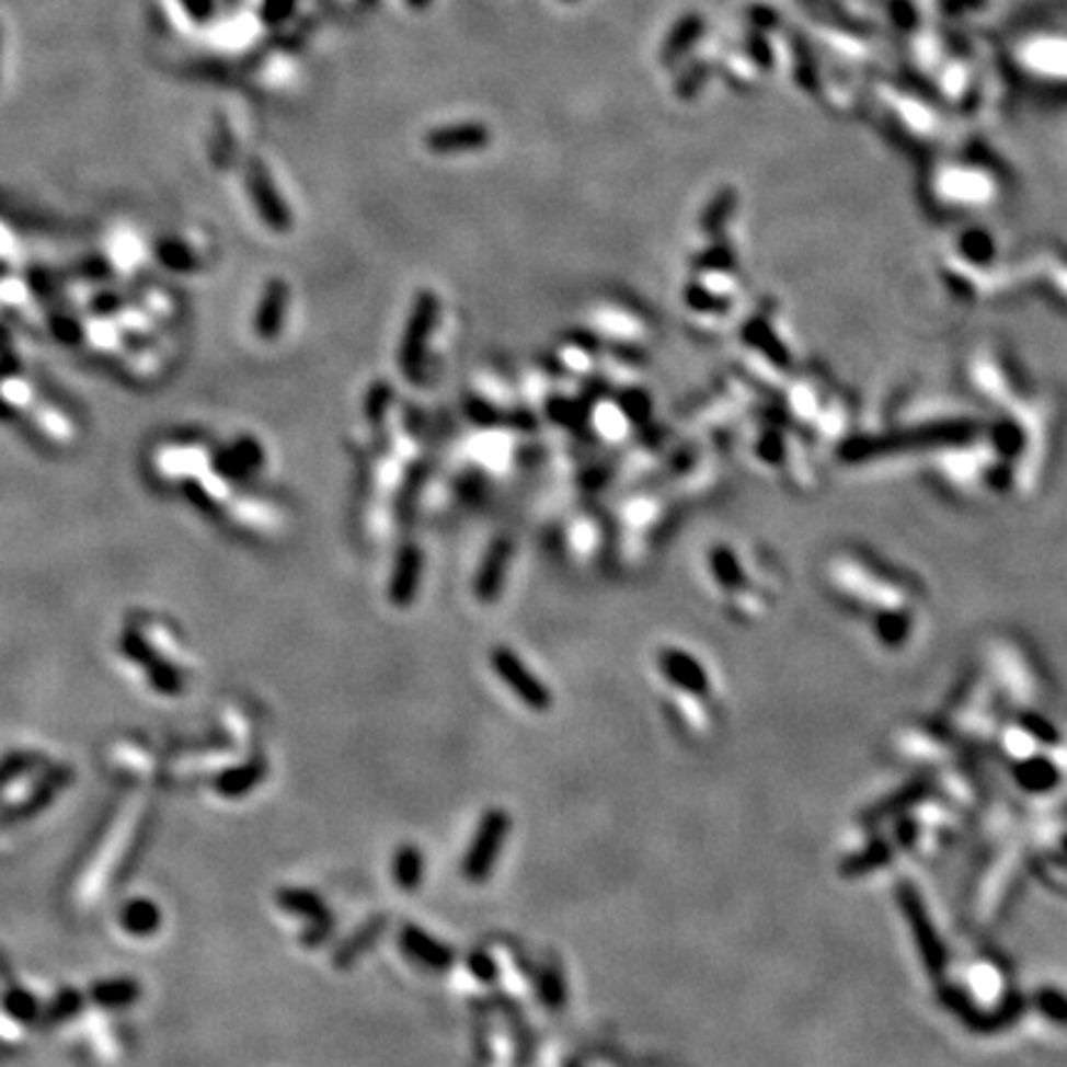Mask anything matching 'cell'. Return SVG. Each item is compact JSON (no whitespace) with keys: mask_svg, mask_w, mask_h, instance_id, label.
Listing matches in <instances>:
<instances>
[{"mask_svg":"<svg viewBox=\"0 0 1067 1067\" xmlns=\"http://www.w3.org/2000/svg\"><path fill=\"white\" fill-rule=\"evenodd\" d=\"M509 833V816L502 808H490L484 813L478 833L470 842L468 856L462 862V875L470 882H484L490 875L494 865H497L500 852L504 840H507Z\"/></svg>","mask_w":1067,"mask_h":1067,"instance_id":"6da1fadb","label":"cell"},{"mask_svg":"<svg viewBox=\"0 0 1067 1067\" xmlns=\"http://www.w3.org/2000/svg\"><path fill=\"white\" fill-rule=\"evenodd\" d=\"M490 663H492V670L497 673L500 680L519 697L521 704H527L534 712L549 710L551 707L549 687L521 663L517 653H512L509 647H494L490 655Z\"/></svg>","mask_w":1067,"mask_h":1067,"instance_id":"7a4b0ae2","label":"cell"},{"mask_svg":"<svg viewBox=\"0 0 1067 1067\" xmlns=\"http://www.w3.org/2000/svg\"><path fill=\"white\" fill-rule=\"evenodd\" d=\"M435 319H438V297L433 292H423L418 299H415L411 322L405 326V336L401 346V368L411 381H418L421 378L425 344H428Z\"/></svg>","mask_w":1067,"mask_h":1067,"instance_id":"3957f363","label":"cell"},{"mask_svg":"<svg viewBox=\"0 0 1067 1067\" xmlns=\"http://www.w3.org/2000/svg\"><path fill=\"white\" fill-rule=\"evenodd\" d=\"M277 905L283 907L287 915L302 917L309 925V942H322L329 934V927H332V915H329V907L324 905V899L314 895V892L302 890V887H285L277 895Z\"/></svg>","mask_w":1067,"mask_h":1067,"instance_id":"277c9868","label":"cell"},{"mask_svg":"<svg viewBox=\"0 0 1067 1067\" xmlns=\"http://www.w3.org/2000/svg\"><path fill=\"white\" fill-rule=\"evenodd\" d=\"M401 949L403 954L411 959V962L421 964L431 972H448L455 962V954L448 944L438 942V939L425 934L421 927H403L401 931Z\"/></svg>","mask_w":1067,"mask_h":1067,"instance_id":"5b68a950","label":"cell"},{"mask_svg":"<svg viewBox=\"0 0 1067 1067\" xmlns=\"http://www.w3.org/2000/svg\"><path fill=\"white\" fill-rule=\"evenodd\" d=\"M421 564H423L421 549L418 547H403V551L398 554V561H395L391 586H388V598H391L393 606L405 608L409 604H413L415 590H418V584H421Z\"/></svg>","mask_w":1067,"mask_h":1067,"instance_id":"8992f818","label":"cell"},{"mask_svg":"<svg viewBox=\"0 0 1067 1067\" xmlns=\"http://www.w3.org/2000/svg\"><path fill=\"white\" fill-rule=\"evenodd\" d=\"M287 297H289V289L283 279H269L265 287V295L260 299L257 317H255V332L260 334V339H265V342L275 339L279 334V329H283L285 312H287Z\"/></svg>","mask_w":1067,"mask_h":1067,"instance_id":"52a82bcc","label":"cell"},{"mask_svg":"<svg viewBox=\"0 0 1067 1067\" xmlns=\"http://www.w3.org/2000/svg\"><path fill=\"white\" fill-rule=\"evenodd\" d=\"M509 554H512L509 539L502 537V539L494 541L487 551V557H484L478 581H474V594H478L482 604H492V600L500 596V588H502V581H504V569H507Z\"/></svg>","mask_w":1067,"mask_h":1067,"instance_id":"ba28073f","label":"cell"},{"mask_svg":"<svg viewBox=\"0 0 1067 1067\" xmlns=\"http://www.w3.org/2000/svg\"><path fill=\"white\" fill-rule=\"evenodd\" d=\"M250 191H252V198H255V206L260 210L262 220L275 230H287L289 222H292L289 220V210L285 208V203L279 200L273 183L267 179V173L260 167L252 169L250 173Z\"/></svg>","mask_w":1067,"mask_h":1067,"instance_id":"9c48e42d","label":"cell"},{"mask_svg":"<svg viewBox=\"0 0 1067 1067\" xmlns=\"http://www.w3.org/2000/svg\"><path fill=\"white\" fill-rule=\"evenodd\" d=\"M487 144V131L482 126H458V129H440L428 137L433 151H462L478 149Z\"/></svg>","mask_w":1067,"mask_h":1067,"instance_id":"30bf717a","label":"cell"},{"mask_svg":"<svg viewBox=\"0 0 1067 1067\" xmlns=\"http://www.w3.org/2000/svg\"><path fill=\"white\" fill-rule=\"evenodd\" d=\"M265 776H267V764L262 759H255L245 766H240V769L228 771L220 779L218 789L222 795H228V799H238V795L250 793L255 785L265 781Z\"/></svg>","mask_w":1067,"mask_h":1067,"instance_id":"8fae6325","label":"cell"},{"mask_svg":"<svg viewBox=\"0 0 1067 1067\" xmlns=\"http://www.w3.org/2000/svg\"><path fill=\"white\" fill-rule=\"evenodd\" d=\"M423 852L415 846H403L393 856V880L403 892H415L423 882Z\"/></svg>","mask_w":1067,"mask_h":1067,"instance_id":"7c38bea8","label":"cell"},{"mask_svg":"<svg viewBox=\"0 0 1067 1067\" xmlns=\"http://www.w3.org/2000/svg\"><path fill=\"white\" fill-rule=\"evenodd\" d=\"M539 996L549 1006V1011H559L566 1003V984L559 966L549 964L539 972Z\"/></svg>","mask_w":1067,"mask_h":1067,"instance_id":"4fadbf2b","label":"cell"},{"mask_svg":"<svg viewBox=\"0 0 1067 1067\" xmlns=\"http://www.w3.org/2000/svg\"><path fill=\"white\" fill-rule=\"evenodd\" d=\"M468 968H470V974L478 978L480 984H490L497 978V956L494 954H487V952H474L470 959H468Z\"/></svg>","mask_w":1067,"mask_h":1067,"instance_id":"5bb4252c","label":"cell"},{"mask_svg":"<svg viewBox=\"0 0 1067 1067\" xmlns=\"http://www.w3.org/2000/svg\"><path fill=\"white\" fill-rule=\"evenodd\" d=\"M386 401H388V391H386V388H383V386L374 388L371 398H368V409H374V405H376V411L368 413V415H371V421H376L378 415H381V411H383V403H386Z\"/></svg>","mask_w":1067,"mask_h":1067,"instance_id":"9a60e30c","label":"cell"}]
</instances>
